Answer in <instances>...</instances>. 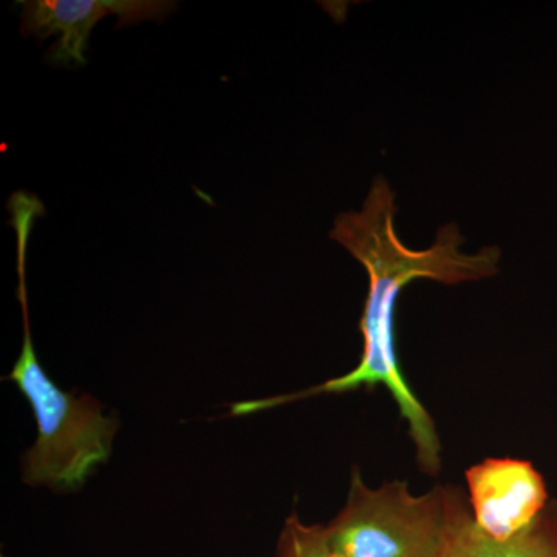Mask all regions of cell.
Returning <instances> with one entry per match:
<instances>
[{"label":"cell","instance_id":"1","mask_svg":"<svg viewBox=\"0 0 557 557\" xmlns=\"http://www.w3.org/2000/svg\"><path fill=\"white\" fill-rule=\"evenodd\" d=\"M395 193L387 180L379 177L373 180L361 211L344 212L335 220L330 237L343 245L369 274L368 299L359 321L364 348L357 368L346 375L293 397L386 387L408 421L418 465L426 474H437L442 469V443L434 421L399 369L395 335L398 298L418 278L456 285L494 276L502 251L498 247H485L478 255L461 252L465 239L454 223L438 231L432 247H406L395 231Z\"/></svg>","mask_w":557,"mask_h":557},{"label":"cell","instance_id":"2","mask_svg":"<svg viewBox=\"0 0 557 557\" xmlns=\"http://www.w3.org/2000/svg\"><path fill=\"white\" fill-rule=\"evenodd\" d=\"M17 270L24 343L9 379L27 397L38 423V438L24 458V480L30 485L76 490L109 460L119 423L102 413L100 403L62 391L40 368L28 317L25 258L17 259Z\"/></svg>","mask_w":557,"mask_h":557},{"label":"cell","instance_id":"3","mask_svg":"<svg viewBox=\"0 0 557 557\" xmlns=\"http://www.w3.org/2000/svg\"><path fill=\"white\" fill-rule=\"evenodd\" d=\"M448 486L413 496L408 483L372 490L354 469L346 507L325 528L335 557H437Z\"/></svg>","mask_w":557,"mask_h":557},{"label":"cell","instance_id":"4","mask_svg":"<svg viewBox=\"0 0 557 557\" xmlns=\"http://www.w3.org/2000/svg\"><path fill=\"white\" fill-rule=\"evenodd\" d=\"M467 483L475 525L496 541L525 530L549 502L544 478L519 458H486L468 469Z\"/></svg>","mask_w":557,"mask_h":557},{"label":"cell","instance_id":"5","mask_svg":"<svg viewBox=\"0 0 557 557\" xmlns=\"http://www.w3.org/2000/svg\"><path fill=\"white\" fill-rule=\"evenodd\" d=\"M22 32L39 39L60 36L47 54L54 65H84V50L95 25L110 14L120 17L119 27L141 21H161L174 10L163 0H24Z\"/></svg>","mask_w":557,"mask_h":557},{"label":"cell","instance_id":"6","mask_svg":"<svg viewBox=\"0 0 557 557\" xmlns=\"http://www.w3.org/2000/svg\"><path fill=\"white\" fill-rule=\"evenodd\" d=\"M437 557H557V500H549L515 537L496 541L475 525L463 493L448 486L445 534Z\"/></svg>","mask_w":557,"mask_h":557},{"label":"cell","instance_id":"7","mask_svg":"<svg viewBox=\"0 0 557 557\" xmlns=\"http://www.w3.org/2000/svg\"><path fill=\"white\" fill-rule=\"evenodd\" d=\"M277 557H335L329 547L325 528L306 525L289 516L277 542Z\"/></svg>","mask_w":557,"mask_h":557},{"label":"cell","instance_id":"8","mask_svg":"<svg viewBox=\"0 0 557 557\" xmlns=\"http://www.w3.org/2000/svg\"><path fill=\"white\" fill-rule=\"evenodd\" d=\"M3 557V556H2Z\"/></svg>","mask_w":557,"mask_h":557}]
</instances>
